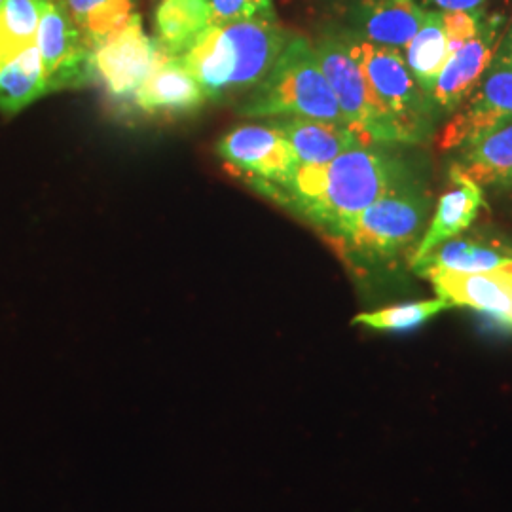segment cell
Here are the masks:
<instances>
[{
  "mask_svg": "<svg viewBox=\"0 0 512 512\" xmlns=\"http://www.w3.org/2000/svg\"><path fill=\"white\" fill-rule=\"evenodd\" d=\"M512 122V67L492 63L484 82L454 112L440 133V150L463 148Z\"/></svg>",
  "mask_w": 512,
  "mask_h": 512,
  "instance_id": "9c48e42d",
  "label": "cell"
},
{
  "mask_svg": "<svg viewBox=\"0 0 512 512\" xmlns=\"http://www.w3.org/2000/svg\"><path fill=\"white\" fill-rule=\"evenodd\" d=\"M501 23V16H484L475 37L448 55L429 95L437 114H454L480 86L494 61Z\"/></svg>",
  "mask_w": 512,
  "mask_h": 512,
  "instance_id": "30bf717a",
  "label": "cell"
},
{
  "mask_svg": "<svg viewBox=\"0 0 512 512\" xmlns=\"http://www.w3.org/2000/svg\"><path fill=\"white\" fill-rule=\"evenodd\" d=\"M423 18L418 0H363L357 8V37L404 52Z\"/></svg>",
  "mask_w": 512,
  "mask_h": 512,
  "instance_id": "e0dca14e",
  "label": "cell"
},
{
  "mask_svg": "<svg viewBox=\"0 0 512 512\" xmlns=\"http://www.w3.org/2000/svg\"><path fill=\"white\" fill-rule=\"evenodd\" d=\"M228 40L234 76L230 93L255 90L268 76L277 57L285 50L291 35L277 23V19H247L220 25Z\"/></svg>",
  "mask_w": 512,
  "mask_h": 512,
  "instance_id": "8fae6325",
  "label": "cell"
},
{
  "mask_svg": "<svg viewBox=\"0 0 512 512\" xmlns=\"http://www.w3.org/2000/svg\"><path fill=\"white\" fill-rule=\"evenodd\" d=\"M67 6L92 52L124 31L137 16L133 0H67Z\"/></svg>",
  "mask_w": 512,
  "mask_h": 512,
  "instance_id": "7402d4cb",
  "label": "cell"
},
{
  "mask_svg": "<svg viewBox=\"0 0 512 512\" xmlns=\"http://www.w3.org/2000/svg\"><path fill=\"white\" fill-rule=\"evenodd\" d=\"M344 38L372 92L403 131L406 145L425 143L435 128L437 110L414 80L403 52L372 44L357 35Z\"/></svg>",
  "mask_w": 512,
  "mask_h": 512,
  "instance_id": "277c9868",
  "label": "cell"
},
{
  "mask_svg": "<svg viewBox=\"0 0 512 512\" xmlns=\"http://www.w3.org/2000/svg\"><path fill=\"white\" fill-rule=\"evenodd\" d=\"M131 99L148 114H179L200 109L207 97L183 61L162 50L160 61Z\"/></svg>",
  "mask_w": 512,
  "mask_h": 512,
  "instance_id": "4fadbf2b",
  "label": "cell"
},
{
  "mask_svg": "<svg viewBox=\"0 0 512 512\" xmlns=\"http://www.w3.org/2000/svg\"><path fill=\"white\" fill-rule=\"evenodd\" d=\"M456 164L478 186L512 190V122L461 148Z\"/></svg>",
  "mask_w": 512,
  "mask_h": 512,
  "instance_id": "d6986e66",
  "label": "cell"
},
{
  "mask_svg": "<svg viewBox=\"0 0 512 512\" xmlns=\"http://www.w3.org/2000/svg\"><path fill=\"white\" fill-rule=\"evenodd\" d=\"M484 10H456V12H442V27L448 44V55L454 54L465 42L475 37L482 25Z\"/></svg>",
  "mask_w": 512,
  "mask_h": 512,
  "instance_id": "4316f807",
  "label": "cell"
},
{
  "mask_svg": "<svg viewBox=\"0 0 512 512\" xmlns=\"http://www.w3.org/2000/svg\"><path fill=\"white\" fill-rule=\"evenodd\" d=\"M425 277L452 308H471L512 327V264L484 274L433 272Z\"/></svg>",
  "mask_w": 512,
  "mask_h": 512,
  "instance_id": "7c38bea8",
  "label": "cell"
},
{
  "mask_svg": "<svg viewBox=\"0 0 512 512\" xmlns=\"http://www.w3.org/2000/svg\"><path fill=\"white\" fill-rule=\"evenodd\" d=\"M179 59L188 73L196 78L207 99L230 95L234 59L222 27H207Z\"/></svg>",
  "mask_w": 512,
  "mask_h": 512,
  "instance_id": "ac0fdd59",
  "label": "cell"
},
{
  "mask_svg": "<svg viewBox=\"0 0 512 512\" xmlns=\"http://www.w3.org/2000/svg\"><path fill=\"white\" fill-rule=\"evenodd\" d=\"M241 112L251 118L298 116L346 124L315 48L304 37H291Z\"/></svg>",
  "mask_w": 512,
  "mask_h": 512,
  "instance_id": "7a4b0ae2",
  "label": "cell"
},
{
  "mask_svg": "<svg viewBox=\"0 0 512 512\" xmlns=\"http://www.w3.org/2000/svg\"><path fill=\"white\" fill-rule=\"evenodd\" d=\"M512 264V247L499 241L486 239L452 238L431 253L410 262L418 275L433 272H454V274H484L494 272Z\"/></svg>",
  "mask_w": 512,
  "mask_h": 512,
  "instance_id": "2e32d148",
  "label": "cell"
},
{
  "mask_svg": "<svg viewBox=\"0 0 512 512\" xmlns=\"http://www.w3.org/2000/svg\"><path fill=\"white\" fill-rule=\"evenodd\" d=\"M450 179L454 186L440 198L431 224L420 239L410 262L420 260L435 247H439L440 243L458 238L461 232L471 228L480 207L484 205L482 186L465 175L458 164L452 165Z\"/></svg>",
  "mask_w": 512,
  "mask_h": 512,
  "instance_id": "5bb4252c",
  "label": "cell"
},
{
  "mask_svg": "<svg viewBox=\"0 0 512 512\" xmlns=\"http://www.w3.org/2000/svg\"><path fill=\"white\" fill-rule=\"evenodd\" d=\"M450 308L452 306L442 298L406 302V304H397L382 310L359 313L353 319V325H361L366 329L380 330V332H404V330L418 329L435 315Z\"/></svg>",
  "mask_w": 512,
  "mask_h": 512,
  "instance_id": "d4e9b609",
  "label": "cell"
},
{
  "mask_svg": "<svg viewBox=\"0 0 512 512\" xmlns=\"http://www.w3.org/2000/svg\"><path fill=\"white\" fill-rule=\"evenodd\" d=\"M2 4H4V0H0V8H2Z\"/></svg>",
  "mask_w": 512,
  "mask_h": 512,
  "instance_id": "f546056e",
  "label": "cell"
},
{
  "mask_svg": "<svg viewBox=\"0 0 512 512\" xmlns=\"http://www.w3.org/2000/svg\"><path fill=\"white\" fill-rule=\"evenodd\" d=\"M44 0H4L0 8V67L35 44Z\"/></svg>",
  "mask_w": 512,
  "mask_h": 512,
  "instance_id": "cb8c5ba5",
  "label": "cell"
},
{
  "mask_svg": "<svg viewBox=\"0 0 512 512\" xmlns=\"http://www.w3.org/2000/svg\"><path fill=\"white\" fill-rule=\"evenodd\" d=\"M92 57L93 73L103 88L114 99H128L152 73L162 48L145 35L141 18L135 16L124 31L99 44Z\"/></svg>",
  "mask_w": 512,
  "mask_h": 512,
  "instance_id": "52a82bcc",
  "label": "cell"
},
{
  "mask_svg": "<svg viewBox=\"0 0 512 512\" xmlns=\"http://www.w3.org/2000/svg\"><path fill=\"white\" fill-rule=\"evenodd\" d=\"M431 200L416 183L384 196L349 220L330 239L349 260L361 266L389 262L420 238Z\"/></svg>",
  "mask_w": 512,
  "mask_h": 512,
  "instance_id": "3957f363",
  "label": "cell"
},
{
  "mask_svg": "<svg viewBox=\"0 0 512 512\" xmlns=\"http://www.w3.org/2000/svg\"><path fill=\"white\" fill-rule=\"evenodd\" d=\"M406 65L423 92L431 95L440 69L448 59V44L442 27V12H425L416 37L406 46ZM431 99V97H429Z\"/></svg>",
  "mask_w": 512,
  "mask_h": 512,
  "instance_id": "603a6c76",
  "label": "cell"
},
{
  "mask_svg": "<svg viewBox=\"0 0 512 512\" xmlns=\"http://www.w3.org/2000/svg\"><path fill=\"white\" fill-rule=\"evenodd\" d=\"M315 54L329 80L346 124L366 145H406L403 131L372 92L344 37L319 40Z\"/></svg>",
  "mask_w": 512,
  "mask_h": 512,
  "instance_id": "5b68a950",
  "label": "cell"
},
{
  "mask_svg": "<svg viewBox=\"0 0 512 512\" xmlns=\"http://www.w3.org/2000/svg\"><path fill=\"white\" fill-rule=\"evenodd\" d=\"M48 93L37 44H29L0 67V110L18 114Z\"/></svg>",
  "mask_w": 512,
  "mask_h": 512,
  "instance_id": "44dd1931",
  "label": "cell"
},
{
  "mask_svg": "<svg viewBox=\"0 0 512 512\" xmlns=\"http://www.w3.org/2000/svg\"><path fill=\"white\" fill-rule=\"evenodd\" d=\"M207 27L209 0H162L156 10V42L167 55L181 57Z\"/></svg>",
  "mask_w": 512,
  "mask_h": 512,
  "instance_id": "ffe728a7",
  "label": "cell"
},
{
  "mask_svg": "<svg viewBox=\"0 0 512 512\" xmlns=\"http://www.w3.org/2000/svg\"><path fill=\"white\" fill-rule=\"evenodd\" d=\"M48 93L92 84L93 57L65 0H44L35 37Z\"/></svg>",
  "mask_w": 512,
  "mask_h": 512,
  "instance_id": "8992f818",
  "label": "cell"
},
{
  "mask_svg": "<svg viewBox=\"0 0 512 512\" xmlns=\"http://www.w3.org/2000/svg\"><path fill=\"white\" fill-rule=\"evenodd\" d=\"M211 25L220 27L247 19H274L272 0H209Z\"/></svg>",
  "mask_w": 512,
  "mask_h": 512,
  "instance_id": "484cf974",
  "label": "cell"
},
{
  "mask_svg": "<svg viewBox=\"0 0 512 512\" xmlns=\"http://www.w3.org/2000/svg\"><path fill=\"white\" fill-rule=\"evenodd\" d=\"M414 183L403 160L384 145H361L329 164H298L281 184H255L275 202L293 207L327 236L387 194Z\"/></svg>",
  "mask_w": 512,
  "mask_h": 512,
  "instance_id": "6da1fadb",
  "label": "cell"
},
{
  "mask_svg": "<svg viewBox=\"0 0 512 512\" xmlns=\"http://www.w3.org/2000/svg\"><path fill=\"white\" fill-rule=\"evenodd\" d=\"M495 65H503V67H512V23L509 31L505 33V37L501 40V44L495 50Z\"/></svg>",
  "mask_w": 512,
  "mask_h": 512,
  "instance_id": "f1b7e54d",
  "label": "cell"
},
{
  "mask_svg": "<svg viewBox=\"0 0 512 512\" xmlns=\"http://www.w3.org/2000/svg\"><path fill=\"white\" fill-rule=\"evenodd\" d=\"M270 126H274L287 139L298 158V164H329L351 148L366 145L353 129L336 122L289 116L277 118Z\"/></svg>",
  "mask_w": 512,
  "mask_h": 512,
  "instance_id": "9a60e30c",
  "label": "cell"
},
{
  "mask_svg": "<svg viewBox=\"0 0 512 512\" xmlns=\"http://www.w3.org/2000/svg\"><path fill=\"white\" fill-rule=\"evenodd\" d=\"M220 158L253 184L285 183L298 167L287 139L274 126H241L219 141Z\"/></svg>",
  "mask_w": 512,
  "mask_h": 512,
  "instance_id": "ba28073f",
  "label": "cell"
},
{
  "mask_svg": "<svg viewBox=\"0 0 512 512\" xmlns=\"http://www.w3.org/2000/svg\"><path fill=\"white\" fill-rule=\"evenodd\" d=\"M431 4L437 6L440 12H456V10L476 12L484 8L486 0H431Z\"/></svg>",
  "mask_w": 512,
  "mask_h": 512,
  "instance_id": "83f0119b",
  "label": "cell"
}]
</instances>
